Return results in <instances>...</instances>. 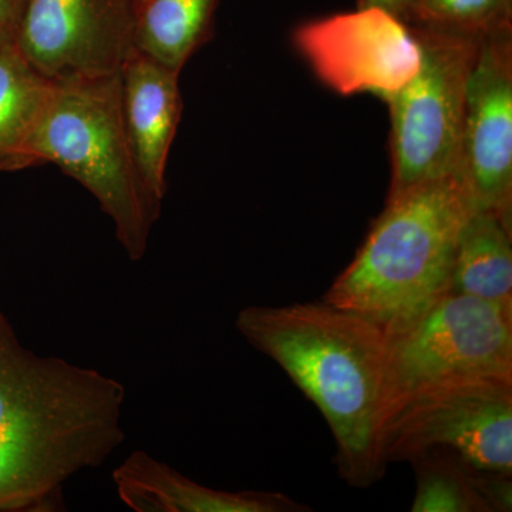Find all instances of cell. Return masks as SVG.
<instances>
[{
	"instance_id": "obj_15",
	"label": "cell",
	"mask_w": 512,
	"mask_h": 512,
	"mask_svg": "<svg viewBox=\"0 0 512 512\" xmlns=\"http://www.w3.org/2000/svg\"><path fill=\"white\" fill-rule=\"evenodd\" d=\"M215 0H148L138 9L136 49L181 73L210 28Z\"/></svg>"
},
{
	"instance_id": "obj_6",
	"label": "cell",
	"mask_w": 512,
	"mask_h": 512,
	"mask_svg": "<svg viewBox=\"0 0 512 512\" xmlns=\"http://www.w3.org/2000/svg\"><path fill=\"white\" fill-rule=\"evenodd\" d=\"M414 33L419 70L387 101L393 157L389 195L460 171L467 79L481 37L434 26Z\"/></svg>"
},
{
	"instance_id": "obj_13",
	"label": "cell",
	"mask_w": 512,
	"mask_h": 512,
	"mask_svg": "<svg viewBox=\"0 0 512 512\" xmlns=\"http://www.w3.org/2000/svg\"><path fill=\"white\" fill-rule=\"evenodd\" d=\"M450 292L512 309L511 218L474 208L458 237Z\"/></svg>"
},
{
	"instance_id": "obj_4",
	"label": "cell",
	"mask_w": 512,
	"mask_h": 512,
	"mask_svg": "<svg viewBox=\"0 0 512 512\" xmlns=\"http://www.w3.org/2000/svg\"><path fill=\"white\" fill-rule=\"evenodd\" d=\"M120 73L53 83L26 156L29 167L55 164L82 184L113 221L128 258L140 261L163 201L148 185L131 143Z\"/></svg>"
},
{
	"instance_id": "obj_19",
	"label": "cell",
	"mask_w": 512,
	"mask_h": 512,
	"mask_svg": "<svg viewBox=\"0 0 512 512\" xmlns=\"http://www.w3.org/2000/svg\"><path fill=\"white\" fill-rule=\"evenodd\" d=\"M23 0H0V46H15Z\"/></svg>"
},
{
	"instance_id": "obj_17",
	"label": "cell",
	"mask_w": 512,
	"mask_h": 512,
	"mask_svg": "<svg viewBox=\"0 0 512 512\" xmlns=\"http://www.w3.org/2000/svg\"><path fill=\"white\" fill-rule=\"evenodd\" d=\"M410 15L434 28L484 33L510 26L511 0H410Z\"/></svg>"
},
{
	"instance_id": "obj_10",
	"label": "cell",
	"mask_w": 512,
	"mask_h": 512,
	"mask_svg": "<svg viewBox=\"0 0 512 512\" xmlns=\"http://www.w3.org/2000/svg\"><path fill=\"white\" fill-rule=\"evenodd\" d=\"M508 29L481 35L468 74L461 177L476 208L511 218L512 56Z\"/></svg>"
},
{
	"instance_id": "obj_8",
	"label": "cell",
	"mask_w": 512,
	"mask_h": 512,
	"mask_svg": "<svg viewBox=\"0 0 512 512\" xmlns=\"http://www.w3.org/2000/svg\"><path fill=\"white\" fill-rule=\"evenodd\" d=\"M136 0H23L15 47L52 83L121 72L137 53Z\"/></svg>"
},
{
	"instance_id": "obj_11",
	"label": "cell",
	"mask_w": 512,
	"mask_h": 512,
	"mask_svg": "<svg viewBox=\"0 0 512 512\" xmlns=\"http://www.w3.org/2000/svg\"><path fill=\"white\" fill-rule=\"evenodd\" d=\"M113 481L120 500L136 512L311 511L281 493L205 487L143 450L131 453L113 471Z\"/></svg>"
},
{
	"instance_id": "obj_7",
	"label": "cell",
	"mask_w": 512,
	"mask_h": 512,
	"mask_svg": "<svg viewBox=\"0 0 512 512\" xmlns=\"http://www.w3.org/2000/svg\"><path fill=\"white\" fill-rule=\"evenodd\" d=\"M433 447L451 448L480 470L512 474V383L441 384L412 394L384 417V467Z\"/></svg>"
},
{
	"instance_id": "obj_1",
	"label": "cell",
	"mask_w": 512,
	"mask_h": 512,
	"mask_svg": "<svg viewBox=\"0 0 512 512\" xmlns=\"http://www.w3.org/2000/svg\"><path fill=\"white\" fill-rule=\"evenodd\" d=\"M124 402L119 380L36 355L0 313V512L59 510L63 485L126 440Z\"/></svg>"
},
{
	"instance_id": "obj_5",
	"label": "cell",
	"mask_w": 512,
	"mask_h": 512,
	"mask_svg": "<svg viewBox=\"0 0 512 512\" xmlns=\"http://www.w3.org/2000/svg\"><path fill=\"white\" fill-rule=\"evenodd\" d=\"M470 380L512 383V309L448 292L412 325L390 336L382 423L397 404L420 390Z\"/></svg>"
},
{
	"instance_id": "obj_18",
	"label": "cell",
	"mask_w": 512,
	"mask_h": 512,
	"mask_svg": "<svg viewBox=\"0 0 512 512\" xmlns=\"http://www.w3.org/2000/svg\"><path fill=\"white\" fill-rule=\"evenodd\" d=\"M512 474L473 467V483L490 512L512 510Z\"/></svg>"
},
{
	"instance_id": "obj_21",
	"label": "cell",
	"mask_w": 512,
	"mask_h": 512,
	"mask_svg": "<svg viewBox=\"0 0 512 512\" xmlns=\"http://www.w3.org/2000/svg\"><path fill=\"white\" fill-rule=\"evenodd\" d=\"M136 2H137L138 9H140L141 6L144 5V3L148 2V0H136Z\"/></svg>"
},
{
	"instance_id": "obj_9",
	"label": "cell",
	"mask_w": 512,
	"mask_h": 512,
	"mask_svg": "<svg viewBox=\"0 0 512 512\" xmlns=\"http://www.w3.org/2000/svg\"><path fill=\"white\" fill-rule=\"evenodd\" d=\"M313 72L342 96L400 92L421 62L420 42L403 19L377 6L312 20L293 33Z\"/></svg>"
},
{
	"instance_id": "obj_12",
	"label": "cell",
	"mask_w": 512,
	"mask_h": 512,
	"mask_svg": "<svg viewBox=\"0 0 512 512\" xmlns=\"http://www.w3.org/2000/svg\"><path fill=\"white\" fill-rule=\"evenodd\" d=\"M120 74L124 120L131 143L148 185L163 201L168 156L183 111L180 73L137 52Z\"/></svg>"
},
{
	"instance_id": "obj_3",
	"label": "cell",
	"mask_w": 512,
	"mask_h": 512,
	"mask_svg": "<svg viewBox=\"0 0 512 512\" xmlns=\"http://www.w3.org/2000/svg\"><path fill=\"white\" fill-rule=\"evenodd\" d=\"M474 208L460 173L389 195L323 301L369 319L389 338L402 332L450 292L458 237Z\"/></svg>"
},
{
	"instance_id": "obj_14",
	"label": "cell",
	"mask_w": 512,
	"mask_h": 512,
	"mask_svg": "<svg viewBox=\"0 0 512 512\" xmlns=\"http://www.w3.org/2000/svg\"><path fill=\"white\" fill-rule=\"evenodd\" d=\"M15 46H0V171L29 167V141L52 94Z\"/></svg>"
},
{
	"instance_id": "obj_16",
	"label": "cell",
	"mask_w": 512,
	"mask_h": 512,
	"mask_svg": "<svg viewBox=\"0 0 512 512\" xmlns=\"http://www.w3.org/2000/svg\"><path fill=\"white\" fill-rule=\"evenodd\" d=\"M409 463L416 471L413 512H490L474 487V466L457 451L433 447Z\"/></svg>"
},
{
	"instance_id": "obj_20",
	"label": "cell",
	"mask_w": 512,
	"mask_h": 512,
	"mask_svg": "<svg viewBox=\"0 0 512 512\" xmlns=\"http://www.w3.org/2000/svg\"><path fill=\"white\" fill-rule=\"evenodd\" d=\"M410 3V0H362L360 6H377L404 19V16L410 15Z\"/></svg>"
},
{
	"instance_id": "obj_2",
	"label": "cell",
	"mask_w": 512,
	"mask_h": 512,
	"mask_svg": "<svg viewBox=\"0 0 512 512\" xmlns=\"http://www.w3.org/2000/svg\"><path fill=\"white\" fill-rule=\"evenodd\" d=\"M235 326L328 421L340 477L356 488L382 480L379 431L389 352L384 330L325 301L248 306Z\"/></svg>"
}]
</instances>
